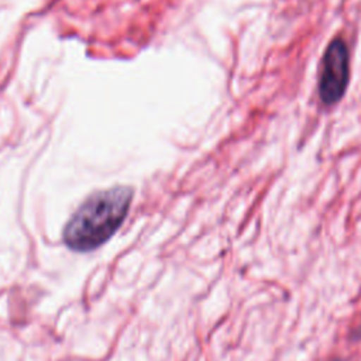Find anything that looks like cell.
<instances>
[{"label":"cell","mask_w":361,"mask_h":361,"mask_svg":"<svg viewBox=\"0 0 361 361\" xmlns=\"http://www.w3.org/2000/svg\"><path fill=\"white\" fill-rule=\"evenodd\" d=\"M133 190L114 186L90 195L71 216L63 228V243L73 251H92L104 244L123 224Z\"/></svg>","instance_id":"6da1fadb"},{"label":"cell","mask_w":361,"mask_h":361,"mask_svg":"<svg viewBox=\"0 0 361 361\" xmlns=\"http://www.w3.org/2000/svg\"><path fill=\"white\" fill-rule=\"evenodd\" d=\"M348 83V51L343 39L336 38L327 47L320 69L319 94L324 104L341 99Z\"/></svg>","instance_id":"7a4b0ae2"}]
</instances>
